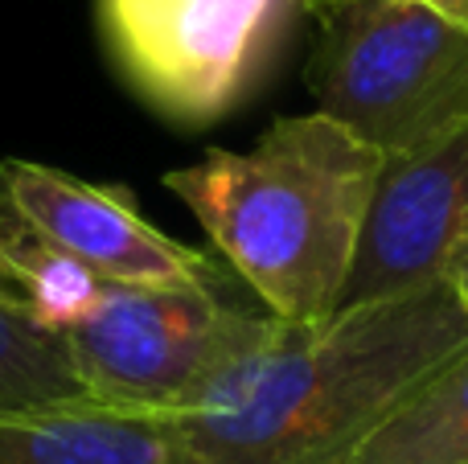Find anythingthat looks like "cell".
<instances>
[{
    "label": "cell",
    "instance_id": "5",
    "mask_svg": "<svg viewBox=\"0 0 468 464\" xmlns=\"http://www.w3.org/2000/svg\"><path fill=\"white\" fill-rule=\"evenodd\" d=\"M300 0H95L120 79L161 120L218 123L267 70Z\"/></svg>",
    "mask_w": 468,
    "mask_h": 464
},
{
    "label": "cell",
    "instance_id": "14",
    "mask_svg": "<svg viewBox=\"0 0 468 464\" xmlns=\"http://www.w3.org/2000/svg\"><path fill=\"white\" fill-rule=\"evenodd\" d=\"M415 5L431 8V13H440L444 21H452L456 29L468 33V0H415Z\"/></svg>",
    "mask_w": 468,
    "mask_h": 464
},
{
    "label": "cell",
    "instance_id": "11",
    "mask_svg": "<svg viewBox=\"0 0 468 464\" xmlns=\"http://www.w3.org/2000/svg\"><path fill=\"white\" fill-rule=\"evenodd\" d=\"M0 243L13 255V263L21 268L25 292H29V317L41 329L54 333H70L74 325L87 321V312L99 304L107 279H99L90 268H82L79 259H70L66 251L49 247L46 238H37L33 230H25L16 218L0 214Z\"/></svg>",
    "mask_w": 468,
    "mask_h": 464
},
{
    "label": "cell",
    "instance_id": "10",
    "mask_svg": "<svg viewBox=\"0 0 468 464\" xmlns=\"http://www.w3.org/2000/svg\"><path fill=\"white\" fill-rule=\"evenodd\" d=\"M87 399L66 333L41 329L25 309L0 301V416Z\"/></svg>",
    "mask_w": 468,
    "mask_h": 464
},
{
    "label": "cell",
    "instance_id": "12",
    "mask_svg": "<svg viewBox=\"0 0 468 464\" xmlns=\"http://www.w3.org/2000/svg\"><path fill=\"white\" fill-rule=\"evenodd\" d=\"M0 301H5V304H16V309L29 312V292H25L21 268H16L13 255L5 251V243H0Z\"/></svg>",
    "mask_w": 468,
    "mask_h": 464
},
{
    "label": "cell",
    "instance_id": "2",
    "mask_svg": "<svg viewBox=\"0 0 468 464\" xmlns=\"http://www.w3.org/2000/svg\"><path fill=\"white\" fill-rule=\"evenodd\" d=\"M382 161L313 111L275 120L247 153L210 148L161 181L271 317L324 325L341 312Z\"/></svg>",
    "mask_w": 468,
    "mask_h": 464
},
{
    "label": "cell",
    "instance_id": "6",
    "mask_svg": "<svg viewBox=\"0 0 468 464\" xmlns=\"http://www.w3.org/2000/svg\"><path fill=\"white\" fill-rule=\"evenodd\" d=\"M468 222V123L382 161L341 309L411 296L448 279Z\"/></svg>",
    "mask_w": 468,
    "mask_h": 464
},
{
    "label": "cell",
    "instance_id": "1",
    "mask_svg": "<svg viewBox=\"0 0 468 464\" xmlns=\"http://www.w3.org/2000/svg\"><path fill=\"white\" fill-rule=\"evenodd\" d=\"M468 350L448 279L271 337L181 411L186 464H357L366 444Z\"/></svg>",
    "mask_w": 468,
    "mask_h": 464
},
{
    "label": "cell",
    "instance_id": "13",
    "mask_svg": "<svg viewBox=\"0 0 468 464\" xmlns=\"http://www.w3.org/2000/svg\"><path fill=\"white\" fill-rule=\"evenodd\" d=\"M448 284H452L461 296H468V222L461 230V243H456L452 259H448Z\"/></svg>",
    "mask_w": 468,
    "mask_h": 464
},
{
    "label": "cell",
    "instance_id": "7",
    "mask_svg": "<svg viewBox=\"0 0 468 464\" xmlns=\"http://www.w3.org/2000/svg\"><path fill=\"white\" fill-rule=\"evenodd\" d=\"M0 214L90 268L107 284H214L227 279L206 251L169 238L132 194L90 185L37 161H0Z\"/></svg>",
    "mask_w": 468,
    "mask_h": 464
},
{
    "label": "cell",
    "instance_id": "3",
    "mask_svg": "<svg viewBox=\"0 0 468 464\" xmlns=\"http://www.w3.org/2000/svg\"><path fill=\"white\" fill-rule=\"evenodd\" d=\"M308 58L316 111L382 156L468 123V33L415 0L333 8Z\"/></svg>",
    "mask_w": 468,
    "mask_h": 464
},
{
    "label": "cell",
    "instance_id": "8",
    "mask_svg": "<svg viewBox=\"0 0 468 464\" xmlns=\"http://www.w3.org/2000/svg\"><path fill=\"white\" fill-rule=\"evenodd\" d=\"M0 464H186L181 411L103 399L0 416Z\"/></svg>",
    "mask_w": 468,
    "mask_h": 464
},
{
    "label": "cell",
    "instance_id": "15",
    "mask_svg": "<svg viewBox=\"0 0 468 464\" xmlns=\"http://www.w3.org/2000/svg\"><path fill=\"white\" fill-rule=\"evenodd\" d=\"M346 5H357V0H300V8H308L316 21H321L324 13H333V8H346Z\"/></svg>",
    "mask_w": 468,
    "mask_h": 464
},
{
    "label": "cell",
    "instance_id": "4",
    "mask_svg": "<svg viewBox=\"0 0 468 464\" xmlns=\"http://www.w3.org/2000/svg\"><path fill=\"white\" fill-rule=\"evenodd\" d=\"M280 317L230 301L214 284H107L66 333L82 391L103 403L189 411L239 358L267 342Z\"/></svg>",
    "mask_w": 468,
    "mask_h": 464
},
{
    "label": "cell",
    "instance_id": "16",
    "mask_svg": "<svg viewBox=\"0 0 468 464\" xmlns=\"http://www.w3.org/2000/svg\"><path fill=\"white\" fill-rule=\"evenodd\" d=\"M464 301H468V296H464Z\"/></svg>",
    "mask_w": 468,
    "mask_h": 464
},
{
    "label": "cell",
    "instance_id": "9",
    "mask_svg": "<svg viewBox=\"0 0 468 464\" xmlns=\"http://www.w3.org/2000/svg\"><path fill=\"white\" fill-rule=\"evenodd\" d=\"M357 464H468V350L366 444Z\"/></svg>",
    "mask_w": 468,
    "mask_h": 464
}]
</instances>
